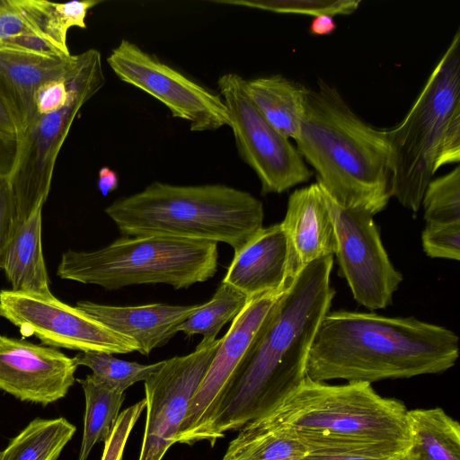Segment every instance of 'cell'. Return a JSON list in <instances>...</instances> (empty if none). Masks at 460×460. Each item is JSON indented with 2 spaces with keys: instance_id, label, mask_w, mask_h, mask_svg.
Here are the masks:
<instances>
[{
  "instance_id": "obj_8",
  "label": "cell",
  "mask_w": 460,
  "mask_h": 460,
  "mask_svg": "<svg viewBox=\"0 0 460 460\" xmlns=\"http://www.w3.org/2000/svg\"><path fill=\"white\" fill-rule=\"evenodd\" d=\"M102 54L92 49L90 58L66 104L40 115L17 137L16 162L9 177L19 223L43 208L50 190L59 150L83 105L104 85Z\"/></svg>"
},
{
  "instance_id": "obj_6",
  "label": "cell",
  "mask_w": 460,
  "mask_h": 460,
  "mask_svg": "<svg viewBox=\"0 0 460 460\" xmlns=\"http://www.w3.org/2000/svg\"><path fill=\"white\" fill-rule=\"evenodd\" d=\"M392 197L413 213L443 165L460 161V31L404 119L387 129Z\"/></svg>"
},
{
  "instance_id": "obj_12",
  "label": "cell",
  "mask_w": 460,
  "mask_h": 460,
  "mask_svg": "<svg viewBox=\"0 0 460 460\" xmlns=\"http://www.w3.org/2000/svg\"><path fill=\"white\" fill-rule=\"evenodd\" d=\"M323 192L335 226V254L354 299L370 310L387 307L402 275L388 257L374 216L343 208Z\"/></svg>"
},
{
  "instance_id": "obj_36",
  "label": "cell",
  "mask_w": 460,
  "mask_h": 460,
  "mask_svg": "<svg viewBox=\"0 0 460 460\" xmlns=\"http://www.w3.org/2000/svg\"><path fill=\"white\" fill-rule=\"evenodd\" d=\"M18 152V139L15 136L0 133V175H11Z\"/></svg>"
},
{
  "instance_id": "obj_9",
  "label": "cell",
  "mask_w": 460,
  "mask_h": 460,
  "mask_svg": "<svg viewBox=\"0 0 460 460\" xmlns=\"http://www.w3.org/2000/svg\"><path fill=\"white\" fill-rule=\"evenodd\" d=\"M245 82L235 73L224 74L217 80L218 94L228 111L239 155L256 173L261 193H282L308 181L313 173L298 150L253 104Z\"/></svg>"
},
{
  "instance_id": "obj_14",
  "label": "cell",
  "mask_w": 460,
  "mask_h": 460,
  "mask_svg": "<svg viewBox=\"0 0 460 460\" xmlns=\"http://www.w3.org/2000/svg\"><path fill=\"white\" fill-rule=\"evenodd\" d=\"M283 292L268 293L249 299L243 309L232 321L228 332L221 338L220 345L191 400L176 437V443L191 446L199 442L202 431L265 318Z\"/></svg>"
},
{
  "instance_id": "obj_33",
  "label": "cell",
  "mask_w": 460,
  "mask_h": 460,
  "mask_svg": "<svg viewBox=\"0 0 460 460\" xmlns=\"http://www.w3.org/2000/svg\"><path fill=\"white\" fill-rule=\"evenodd\" d=\"M19 224L9 176L0 175V269L4 252Z\"/></svg>"
},
{
  "instance_id": "obj_17",
  "label": "cell",
  "mask_w": 460,
  "mask_h": 460,
  "mask_svg": "<svg viewBox=\"0 0 460 460\" xmlns=\"http://www.w3.org/2000/svg\"><path fill=\"white\" fill-rule=\"evenodd\" d=\"M77 56L51 57L0 45V98L22 134L39 116L35 107L38 89L64 77Z\"/></svg>"
},
{
  "instance_id": "obj_24",
  "label": "cell",
  "mask_w": 460,
  "mask_h": 460,
  "mask_svg": "<svg viewBox=\"0 0 460 460\" xmlns=\"http://www.w3.org/2000/svg\"><path fill=\"white\" fill-rule=\"evenodd\" d=\"M75 431L64 417L36 418L11 439L0 460H58Z\"/></svg>"
},
{
  "instance_id": "obj_15",
  "label": "cell",
  "mask_w": 460,
  "mask_h": 460,
  "mask_svg": "<svg viewBox=\"0 0 460 460\" xmlns=\"http://www.w3.org/2000/svg\"><path fill=\"white\" fill-rule=\"evenodd\" d=\"M77 367L52 347L0 335V390L21 401L45 406L64 398Z\"/></svg>"
},
{
  "instance_id": "obj_22",
  "label": "cell",
  "mask_w": 460,
  "mask_h": 460,
  "mask_svg": "<svg viewBox=\"0 0 460 460\" xmlns=\"http://www.w3.org/2000/svg\"><path fill=\"white\" fill-rule=\"evenodd\" d=\"M410 442L401 460H460V425L439 407L407 411Z\"/></svg>"
},
{
  "instance_id": "obj_31",
  "label": "cell",
  "mask_w": 460,
  "mask_h": 460,
  "mask_svg": "<svg viewBox=\"0 0 460 460\" xmlns=\"http://www.w3.org/2000/svg\"><path fill=\"white\" fill-rule=\"evenodd\" d=\"M424 252L431 258L459 261L460 223L425 225L421 234Z\"/></svg>"
},
{
  "instance_id": "obj_20",
  "label": "cell",
  "mask_w": 460,
  "mask_h": 460,
  "mask_svg": "<svg viewBox=\"0 0 460 460\" xmlns=\"http://www.w3.org/2000/svg\"><path fill=\"white\" fill-rule=\"evenodd\" d=\"M42 208L18 224L4 252L1 269L13 291L50 296L41 245Z\"/></svg>"
},
{
  "instance_id": "obj_5",
  "label": "cell",
  "mask_w": 460,
  "mask_h": 460,
  "mask_svg": "<svg viewBox=\"0 0 460 460\" xmlns=\"http://www.w3.org/2000/svg\"><path fill=\"white\" fill-rule=\"evenodd\" d=\"M105 213L125 236H170L243 247L263 227L264 209L251 193L224 184L154 181L116 199Z\"/></svg>"
},
{
  "instance_id": "obj_4",
  "label": "cell",
  "mask_w": 460,
  "mask_h": 460,
  "mask_svg": "<svg viewBox=\"0 0 460 460\" xmlns=\"http://www.w3.org/2000/svg\"><path fill=\"white\" fill-rule=\"evenodd\" d=\"M317 84L308 88L296 147L337 204L374 216L392 197L387 129L364 121L335 87L321 79Z\"/></svg>"
},
{
  "instance_id": "obj_37",
  "label": "cell",
  "mask_w": 460,
  "mask_h": 460,
  "mask_svg": "<svg viewBox=\"0 0 460 460\" xmlns=\"http://www.w3.org/2000/svg\"><path fill=\"white\" fill-rule=\"evenodd\" d=\"M97 185L101 193L104 197L107 196L118 188L119 176L117 172L108 166L102 167L99 170Z\"/></svg>"
},
{
  "instance_id": "obj_39",
  "label": "cell",
  "mask_w": 460,
  "mask_h": 460,
  "mask_svg": "<svg viewBox=\"0 0 460 460\" xmlns=\"http://www.w3.org/2000/svg\"><path fill=\"white\" fill-rule=\"evenodd\" d=\"M301 460H391V459L357 456V455H347V454H335V455L307 454Z\"/></svg>"
},
{
  "instance_id": "obj_25",
  "label": "cell",
  "mask_w": 460,
  "mask_h": 460,
  "mask_svg": "<svg viewBox=\"0 0 460 460\" xmlns=\"http://www.w3.org/2000/svg\"><path fill=\"white\" fill-rule=\"evenodd\" d=\"M85 399L84 431L77 460H87L98 442H105L112 433L125 400L119 393L93 375L77 379Z\"/></svg>"
},
{
  "instance_id": "obj_21",
  "label": "cell",
  "mask_w": 460,
  "mask_h": 460,
  "mask_svg": "<svg viewBox=\"0 0 460 460\" xmlns=\"http://www.w3.org/2000/svg\"><path fill=\"white\" fill-rule=\"evenodd\" d=\"M245 88L263 117L295 140L305 116L308 88L281 75L246 80Z\"/></svg>"
},
{
  "instance_id": "obj_10",
  "label": "cell",
  "mask_w": 460,
  "mask_h": 460,
  "mask_svg": "<svg viewBox=\"0 0 460 460\" xmlns=\"http://www.w3.org/2000/svg\"><path fill=\"white\" fill-rule=\"evenodd\" d=\"M107 63L121 81L164 104L173 118L186 120L191 131H214L230 125L228 111L213 93L178 70L123 39L111 49Z\"/></svg>"
},
{
  "instance_id": "obj_38",
  "label": "cell",
  "mask_w": 460,
  "mask_h": 460,
  "mask_svg": "<svg viewBox=\"0 0 460 460\" xmlns=\"http://www.w3.org/2000/svg\"><path fill=\"white\" fill-rule=\"evenodd\" d=\"M337 28L336 22L331 15H318L314 17L310 24L309 32L314 36H326L332 34Z\"/></svg>"
},
{
  "instance_id": "obj_16",
  "label": "cell",
  "mask_w": 460,
  "mask_h": 460,
  "mask_svg": "<svg viewBox=\"0 0 460 460\" xmlns=\"http://www.w3.org/2000/svg\"><path fill=\"white\" fill-rule=\"evenodd\" d=\"M281 225L288 242L289 285L309 263L335 254V226L324 192L317 182L290 194Z\"/></svg>"
},
{
  "instance_id": "obj_28",
  "label": "cell",
  "mask_w": 460,
  "mask_h": 460,
  "mask_svg": "<svg viewBox=\"0 0 460 460\" xmlns=\"http://www.w3.org/2000/svg\"><path fill=\"white\" fill-rule=\"evenodd\" d=\"M74 359L78 366L89 367L95 378L122 394L132 385L146 381L164 363L163 360L144 365L116 358L112 354L96 351L79 352Z\"/></svg>"
},
{
  "instance_id": "obj_27",
  "label": "cell",
  "mask_w": 460,
  "mask_h": 460,
  "mask_svg": "<svg viewBox=\"0 0 460 460\" xmlns=\"http://www.w3.org/2000/svg\"><path fill=\"white\" fill-rule=\"evenodd\" d=\"M248 301L245 294L222 281L212 298L200 305L194 314L179 325L177 332H181L187 337L200 334L202 340L214 341L222 327L233 321Z\"/></svg>"
},
{
  "instance_id": "obj_41",
  "label": "cell",
  "mask_w": 460,
  "mask_h": 460,
  "mask_svg": "<svg viewBox=\"0 0 460 460\" xmlns=\"http://www.w3.org/2000/svg\"><path fill=\"white\" fill-rule=\"evenodd\" d=\"M1 4H2V0H0V6H1Z\"/></svg>"
},
{
  "instance_id": "obj_23",
  "label": "cell",
  "mask_w": 460,
  "mask_h": 460,
  "mask_svg": "<svg viewBox=\"0 0 460 460\" xmlns=\"http://www.w3.org/2000/svg\"><path fill=\"white\" fill-rule=\"evenodd\" d=\"M34 33L66 55H71L66 44L69 29L86 28L85 18L99 0L52 3L46 0H13Z\"/></svg>"
},
{
  "instance_id": "obj_40",
  "label": "cell",
  "mask_w": 460,
  "mask_h": 460,
  "mask_svg": "<svg viewBox=\"0 0 460 460\" xmlns=\"http://www.w3.org/2000/svg\"><path fill=\"white\" fill-rule=\"evenodd\" d=\"M0 133L17 137V129L6 106L0 98Z\"/></svg>"
},
{
  "instance_id": "obj_2",
  "label": "cell",
  "mask_w": 460,
  "mask_h": 460,
  "mask_svg": "<svg viewBox=\"0 0 460 460\" xmlns=\"http://www.w3.org/2000/svg\"><path fill=\"white\" fill-rule=\"evenodd\" d=\"M458 356L459 337L447 328L414 317L329 311L315 332L305 375L317 382L371 384L439 374Z\"/></svg>"
},
{
  "instance_id": "obj_42",
  "label": "cell",
  "mask_w": 460,
  "mask_h": 460,
  "mask_svg": "<svg viewBox=\"0 0 460 460\" xmlns=\"http://www.w3.org/2000/svg\"><path fill=\"white\" fill-rule=\"evenodd\" d=\"M0 454H1V451H0Z\"/></svg>"
},
{
  "instance_id": "obj_30",
  "label": "cell",
  "mask_w": 460,
  "mask_h": 460,
  "mask_svg": "<svg viewBox=\"0 0 460 460\" xmlns=\"http://www.w3.org/2000/svg\"><path fill=\"white\" fill-rule=\"evenodd\" d=\"M232 4L279 13L302 15H349L359 6L360 0H217Z\"/></svg>"
},
{
  "instance_id": "obj_34",
  "label": "cell",
  "mask_w": 460,
  "mask_h": 460,
  "mask_svg": "<svg viewBox=\"0 0 460 460\" xmlns=\"http://www.w3.org/2000/svg\"><path fill=\"white\" fill-rule=\"evenodd\" d=\"M29 32H33V31L13 4V0H2L0 6V44L13 37Z\"/></svg>"
},
{
  "instance_id": "obj_1",
  "label": "cell",
  "mask_w": 460,
  "mask_h": 460,
  "mask_svg": "<svg viewBox=\"0 0 460 460\" xmlns=\"http://www.w3.org/2000/svg\"><path fill=\"white\" fill-rule=\"evenodd\" d=\"M333 255L305 266L280 295L221 397L200 441L213 447L231 430L261 418L306 377L308 353L335 290Z\"/></svg>"
},
{
  "instance_id": "obj_19",
  "label": "cell",
  "mask_w": 460,
  "mask_h": 460,
  "mask_svg": "<svg viewBox=\"0 0 460 460\" xmlns=\"http://www.w3.org/2000/svg\"><path fill=\"white\" fill-rule=\"evenodd\" d=\"M75 306L114 332L132 338L138 346L137 352L148 356L165 345L200 305L115 306L83 300Z\"/></svg>"
},
{
  "instance_id": "obj_11",
  "label": "cell",
  "mask_w": 460,
  "mask_h": 460,
  "mask_svg": "<svg viewBox=\"0 0 460 460\" xmlns=\"http://www.w3.org/2000/svg\"><path fill=\"white\" fill-rule=\"evenodd\" d=\"M0 316L18 327L23 337L35 336L50 347L107 354L138 349L132 338L114 332L53 295L40 296L0 290Z\"/></svg>"
},
{
  "instance_id": "obj_3",
  "label": "cell",
  "mask_w": 460,
  "mask_h": 460,
  "mask_svg": "<svg viewBox=\"0 0 460 460\" xmlns=\"http://www.w3.org/2000/svg\"><path fill=\"white\" fill-rule=\"evenodd\" d=\"M407 411L369 383L332 385L305 377L273 410L243 428L283 431L308 454L401 460L410 442Z\"/></svg>"
},
{
  "instance_id": "obj_32",
  "label": "cell",
  "mask_w": 460,
  "mask_h": 460,
  "mask_svg": "<svg viewBox=\"0 0 460 460\" xmlns=\"http://www.w3.org/2000/svg\"><path fill=\"white\" fill-rule=\"evenodd\" d=\"M145 409L143 399L119 413L111 435L104 442L102 460H122L129 434Z\"/></svg>"
},
{
  "instance_id": "obj_13",
  "label": "cell",
  "mask_w": 460,
  "mask_h": 460,
  "mask_svg": "<svg viewBox=\"0 0 460 460\" xmlns=\"http://www.w3.org/2000/svg\"><path fill=\"white\" fill-rule=\"evenodd\" d=\"M221 339L202 340L185 356L164 360L145 382L146 418L138 460H162L176 443L191 400Z\"/></svg>"
},
{
  "instance_id": "obj_29",
  "label": "cell",
  "mask_w": 460,
  "mask_h": 460,
  "mask_svg": "<svg viewBox=\"0 0 460 460\" xmlns=\"http://www.w3.org/2000/svg\"><path fill=\"white\" fill-rule=\"evenodd\" d=\"M421 205L427 225L460 223V167L430 180Z\"/></svg>"
},
{
  "instance_id": "obj_26",
  "label": "cell",
  "mask_w": 460,
  "mask_h": 460,
  "mask_svg": "<svg viewBox=\"0 0 460 460\" xmlns=\"http://www.w3.org/2000/svg\"><path fill=\"white\" fill-rule=\"evenodd\" d=\"M308 454L297 439L280 430L241 429L223 460H301Z\"/></svg>"
},
{
  "instance_id": "obj_35",
  "label": "cell",
  "mask_w": 460,
  "mask_h": 460,
  "mask_svg": "<svg viewBox=\"0 0 460 460\" xmlns=\"http://www.w3.org/2000/svg\"><path fill=\"white\" fill-rule=\"evenodd\" d=\"M0 45L43 56L68 57L39 35L29 32L13 37Z\"/></svg>"
},
{
  "instance_id": "obj_7",
  "label": "cell",
  "mask_w": 460,
  "mask_h": 460,
  "mask_svg": "<svg viewBox=\"0 0 460 460\" xmlns=\"http://www.w3.org/2000/svg\"><path fill=\"white\" fill-rule=\"evenodd\" d=\"M217 243L170 236L122 237L93 252L63 253L57 274L62 279L107 290L142 284L187 288L212 279Z\"/></svg>"
},
{
  "instance_id": "obj_18",
  "label": "cell",
  "mask_w": 460,
  "mask_h": 460,
  "mask_svg": "<svg viewBox=\"0 0 460 460\" xmlns=\"http://www.w3.org/2000/svg\"><path fill=\"white\" fill-rule=\"evenodd\" d=\"M288 242L281 223L262 227L234 252L223 279L248 299L283 292L288 286Z\"/></svg>"
}]
</instances>
